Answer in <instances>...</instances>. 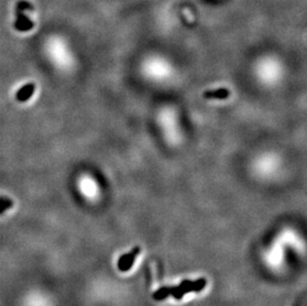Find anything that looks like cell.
Listing matches in <instances>:
<instances>
[{"mask_svg":"<svg viewBox=\"0 0 307 306\" xmlns=\"http://www.w3.org/2000/svg\"><path fill=\"white\" fill-rule=\"evenodd\" d=\"M138 74L149 85L157 89H168L176 85L180 80V70L170 57L150 52L144 55L138 63Z\"/></svg>","mask_w":307,"mask_h":306,"instance_id":"cell-1","label":"cell"},{"mask_svg":"<svg viewBox=\"0 0 307 306\" xmlns=\"http://www.w3.org/2000/svg\"><path fill=\"white\" fill-rule=\"evenodd\" d=\"M251 74L253 81L260 89L274 91L287 80L288 67L281 57L273 53H266L253 62Z\"/></svg>","mask_w":307,"mask_h":306,"instance_id":"cell-2","label":"cell"},{"mask_svg":"<svg viewBox=\"0 0 307 306\" xmlns=\"http://www.w3.org/2000/svg\"><path fill=\"white\" fill-rule=\"evenodd\" d=\"M154 122L163 142L170 148H178L186 139L185 128L177 107L161 105L154 115Z\"/></svg>","mask_w":307,"mask_h":306,"instance_id":"cell-3","label":"cell"},{"mask_svg":"<svg viewBox=\"0 0 307 306\" xmlns=\"http://www.w3.org/2000/svg\"><path fill=\"white\" fill-rule=\"evenodd\" d=\"M249 173L260 182H272L281 178L287 170L286 160L274 149L256 152L249 161Z\"/></svg>","mask_w":307,"mask_h":306,"instance_id":"cell-4","label":"cell"},{"mask_svg":"<svg viewBox=\"0 0 307 306\" xmlns=\"http://www.w3.org/2000/svg\"><path fill=\"white\" fill-rule=\"evenodd\" d=\"M206 284L205 279L201 278L197 281L191 280H184L179 287L170 288V294H172L175 298H181L185 293L192 292V291H200L204 289Z\"/></svg>","mask_w":307,"mask_h":306,"instance_id":"cell-5","label":"cell"},{"mask_svg":"<svg viewBox=\"0 0 307 306\" xmlns=\"http://www.w3.org/2000/svg\"><path fill=\"white\" fill-rule=\"evenodd\" d=\"M34 92H35V85L32 83L28 84L18 91L16 95V99L18 102H26L32 97Z\"/></svg>","mask_w":307,"mask_h":306,"instance_id":"cell-6","label":"cell"},{"mask_svg":"<svg viewBox=\"0 0 307 306\" xmlns=\"http://www.w3.org/2000/svg\"><path fill=\"white\" fill-rule=\"evenodd\" d=\"M138 252H139V249L136 248L134 252H131L130 254L123 255L119 260V269L122 271H127L128 269H130V267L133 266L135 257L136 256Z\"/></svg>","mask_w":307,"mask_h":306,"instance_id":"cell-7","label":"cell"},{"mask_svg":"<svg viewBox=\"0 0 307 306\" xmlns=\"http://www.w3.org/2000/svg\"><path fill=\"white\" fill-rule=\"evenodd\" d=\"M84 191L86 195L89 196H96L97 194V185L93 180H85L83 182Z\"/></svg>","mask_w":307,"mask_h":306,"instance_id":"cell-8","label":"cell"},{"mask_svg":"<svg viewBox=\"0 0 307 306\" xmlns=\"http://www.w3.org/2000/svg\"><path fill=\"white\" fill-rule=\"evenodd\" d=\"M11 206H12V202L11 201H9L7 199L0 198V213H1L2 211H4L5 209H8Z\"/></svg>","mask_w":307,"mask_h":306,"instance_id":"cell-9","label":"cell"}]
</instances>
